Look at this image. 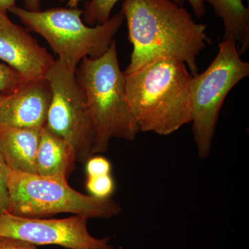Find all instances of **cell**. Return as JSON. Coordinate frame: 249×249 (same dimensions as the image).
<instances>
[{"label":"cell","mask_w":249,"mask_h":249,"mask_svg":"<svg viewBox=\"0 0 249 249\" xmlns=\"http://www.w3.org/2000/svg\"><path fill=\"white\" fill-rule=\"evenodd\" d=\"M82 1H83V0H68L67 1V6L70 8L78 7V4Z\"/></svg>","instance_id":"603a6c76"},{"label":"cell","mask_w":249,"mask_h":249,"mask_svg":"<svg viewBox=\"0 0 249 249\" xmlns=\"http://www.w3.org/2000/svg\"><path fill=\"white\" fill-rule=\"evenodd\" d=\"M37 247L25 241L0 237V249H37Z\"/></svg>","instance_id":"d6986e66"},{"label":"cell","mask_w":249,"mask_h":249,"mask_svg":"<svg viewBox=\"0 0 249 249\" xmlns=\"http://www.w3.org/2000/svg\"><path fill=\"white\" fill-rule=\"evenodd\" d=\"M249 75V63L243 61L232 38L222 40L211 65L192 76L190 89L193 133L198 155L209 157L219 113L227 95Z\"/></svg>","instance_id":"8992f818"},{"label":"cell","mask_w":249,"mask_h":249,"mask_svg":"<svg viewBox=\"0 0 249 249\" xmlns=\"http://www.w3.org/2000/svg\"><path fill=\"white\" fill-rule=\"evenodd\" d=\"M213 8L216 16L223 20V40L232 37L240 55L249 49V9L242 0H203Z\"/></svg>","instance_id":"4fadbf2b"},{"label":"cell","mask_w":249,"mask_h":249,"mask_svg":"<svg viewBox=\"0 0 249 249\" xmlns=\"http://www.w3.org/2000/svg\"><path fill=\"white\" fill-rule=\"evenodd\" d=\"M75 73L96 131V155L107 151L112 139L135 140L140 130L127 101L126 75L119 65L116 41L100 58H83Z\"/></svg>","instance_id":"3957f363"},{"label":"cell","mask_w":249,"mask_h":249,"mask_svg":"<svg viewBox=\"0 0 249 249\" xmlns=\"http://www.w3.org/2000/svg\"><path fill=\"white\" fill-rule=\"evenodd\" d=\"M76 72L57 58L45 78L52 91L45 127L70 144L76 161L86 163L96 155V134L86 97Z\"/></svg>","instance_id":"52a82bcc"},{"label":"cell","mask_w":249,"mask_h":249,"mask_svg":"<svg viewBox=\"0 0 249 249\" xmlns=\"http://www.w3.org/2000/svg\"><path fill=\"white\" fill-rule=\"evenodd\" d=\"M247 1H249V0H247Z\"/></svg>","instance_id":"d4e9b609"},{"label":"cell","mask_w":249,"mask_h":249,"mask_svg":"<svg viewBox=\"0 0 249 249\" xmlns=\"http://www.w3.org/2000/svg\"><path fill=\"white\" fill-rule=\"evenodd\" d=\"M59 1H60V2H65V1H67L68 0H59Z\"/></svg>","instance_id":"cb8c5ba5"},{"label":"cell","mask_w":249,"mask_h":249,"mask_svg":"<svg viewBox=\"0 0 249 249\" xmlns=\"http://www.w3.org/2000/svg\"><path fill=\"white\" fill-rule=\"evenodd\" d=\"M121 12L133 46L128 75L161 59L184 62L192 76L199 73L197 56L211 43L207 25L196 22L173 0H124Z\"/></svg>","instance_id":"6da1fadb"},{"label":"cell","mask_w":249,"mask_h":249,"mask_svg":"<svg viewBox=\"0 0 249 249\" xmlns=\"http://www.w3.org/2000/svg\"><path fill=\"white\" fill-rule=\"evenodd\" d=\"M188 1L191 4L196 17L198 18L204 17L206 14V6L203 0H188Z\"/></svg>","instance_id":"ffe728a7"},{"label":"cell","mask_w":249,"mask_h":249,"mask_svg":"<svg viewBox=\"0 0 249 249\" xmlns=\"http://www.w3.org/2000/svg\"><path fill=\"white\" fill-rule=\"evenodd\" d=\"M86 187L90 196L107 199L111 198L115 191V181L110 175L88 177Z\"/></svg>","instance_id":"2e32d148"},{"label":"cell","mask_w":249,"mask_h":249,"mask_svg":"<svg viewBox=\"0 0 249 249\" xmlns=\"http://www.w3.org/2000/svg\"><path fill=\"white\" fill-rule=\"evenodd\" d=\"M191 73L184 62L161 59L126 75V93L140 132L175 133L192 121Z\"/></svg>","instance_id":"7a4b0ae2"},{"label":"cell","mask_w":249,"mask_h":249,"mask_svg":"<svg viewBox=\"0 0 249 249\" xmlns=\"http://www.w3.org/2000/svg\"><path fill=\"white\" fill-rule=\"evenodd\" d=\"M7 212L20 217L45 218L71 213L95 219L119 215L122 209L111 198L99 199L75 191L67 181L10 170Z\"/></svg>","instance_id":"5b68a950"},{"label":"cell","mask_w":249,"mask_h":249,"mask_svg":"<svg viewBox=\"0 0 249 249\" xmlns=\"http://www.w3.org/2000/svg\"><path fill=\"white\" fill-rule=\"evenodd\" d=\"M8 11L28 31L44 37L58 60L75 72L85 57L96 59L106 53L124 20L120 11L107 22L89 27L82 19L83 10L78 7L29 11L16 5Z\"/></svg>","instance_id":"277c9868"},{"label":"cell","mask_w":249,"mask_h":249,"mask_svg":"<svg viewBox=\"0 0 249 249\" xmlns=\"http://www.w3.org/2000/svg\"><path fill=\"white\" fill-rule=\"evenodd\" d=\"M16 0H0V10L7 12L11 8L16 6Z\"/></svg>","instance_id":"7402d4cb"},{"label":"cell","mask_w":249,"mask_h":249,"mask_svg":"<svg viewBox=\"0 0 249 249\" xmlns=\"http://www.w3.org/2000/svg\"><path fill=\"white\" fill-rule=\"evenodd\" d=\"M9 170L4 157L0 152V214L7 211L9 206L7 178Z\"/></svg>","instance_id":"ac0fdd59"},{"label":"cell","mask_w":249,"mask_h":249,"mask_svg":"<svg viewBox=\"0 0 249 249\" xmlns=\"http://www.w3.org/2000/svg\"><path fill=\"white\" fill-rule=\"evenodd\" d=\"M119 0H91L87 2L83 10V22L93 27L107 22L111 11ZM181 5L184 0H173Z\"/></svg>","instance_id":"5bb4252c"},{"label":"cell","mask_w":249,"mask_h":249,"mask_svg":"<svg viewBox=\"0 0 249 249\" xmlns=\"http://www.w3.org/2000/svg\"><path fill=\"white\" fill-rule=\"evenodd\" d=\"M0 61L20 73L25 80L44 78L54 58L29 34L0 10Z\"/></svg>","instance_id":"9c48e42d"},{"label":"cell","mask_w":249,"mask_h":249,"mask_svg":"<svg viewBox=\"0 0 249 249\" xmlns=\"http://www.w3.org/2000/svg\"><path fill=\"white\" fill-rule=\"evenodd\" d=\"M85 163L88 177L110 175L111 164L106 157L93 155Z\"/></svg>","instance_id":"e0dca14e"},{"label":"cell","mask_w":249,"mask_h":249,"mask_svg":"<svg viewBox=\"0 0 249 249\" xmlns=\"http://www.w3.org/2000/svg\"><path fill=\"white\" fill-rule=\"evenodd\" d=\"M41 129L0 126V152L10 170L37 175L36 157Z\"/></svg>","instance_id":"8fae6325"},{"label":"cell","mask_w":249,"mask_h":249,"mask_svg":"<svg viewBox=\"0 0 249 249\" xmlns=\"http://www.w3.org/2000/svg\"><path fill=\"white\" fill-rule=\"evenodd\" d=\"M24 6L29 11H40V0H24Z\"/></svg>","instance_id":"44dd1931"},{"label":"cell","mask_w":249,"mask_h":249,"mask_svg":"<svg viewBox=\"0 0 249 249\" xmlns=\"http://www.w3.org/2000/svg\"><path fill=\"white\" fill-rule=\"evenodd\" d=\"M89 219L73 214L64 219L20 217L0 214V237L36 246L57 245L68 249H114L109 237L97 238L88 231Z\"/></svg>","instance_id":"ba28073f"},{"label":"cell","mask_w":249,"mask_h":249,"mask_svg":"<svg viewBox=\"0 0 249 249\" xmlns=\"http://www.w3.org/2000/svg\"><path fill=\"white\" fill-rule=\"evenodd\" d=\"M76 161L71 145L45 126L42 127L36 157L37 175L67 181L74 170Z\"/></svg>","instance_id":"7c38bea8"},{"label":"cell","mask_w":249,"mask_h":249,"mask_svg":"<svg viewBox=\"0 0 249 249\" xmlns=\"http://www.w3.org/2000/svg\"><path fill=\"white\" fill-rule=\"evenodd\" d=\"M52 91L44 78L26 80L0 103V126L42 128L47 123Z\"/></svg>","instance_id":"30bf717a"},{"label":"cell","mask_w":249,"mask_h":249,"mask_svg":"<svg viewBox=\"0 0 249 249\" xmlns=\"http://www.w3.org/2000/svg\"><path fill=\"white\" fill-rule=\"evenodd\" d=\"M25 80L14 69L0 62V103L17 90Z\"/></svg>","instance_id":"9a60e30c"}]
</instances>
